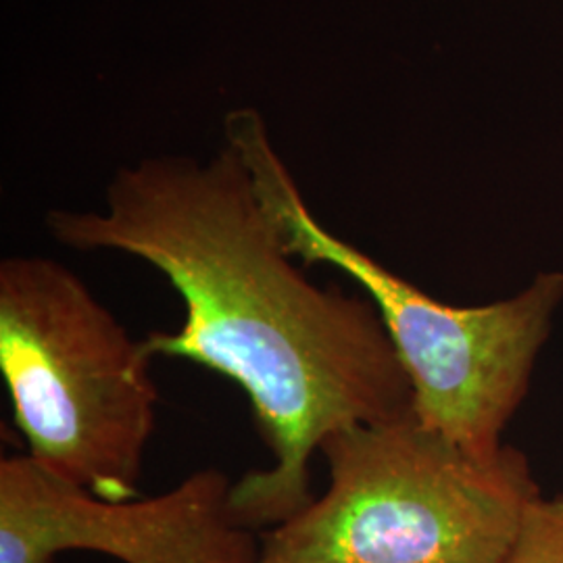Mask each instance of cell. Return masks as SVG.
<instances>
[{"instance_id": "cell-1", "label": "cell", "mask_w": 563, "mask_h": 563, "mask_svg": "<svg viewBox=\"0 0 563 563\" xmlns=\"http://www.w3.org/2000/svg\"><path fill=\"white\" fill-rule=\"evenodd\" d=\"M55 241L153 265L184 302L176 332H153V357L199 363L246 393L272 465L232 486L249 530L295 518L311 495L325 437L413 411V390L369 297L309 280L265 211L241 153L157 155L120 167L102 211L55 209Z\"/></svg>"}, {"instance_id": "cell-2", "label": "cell", "mask_w": 563, "mask_h": 563, "mask_svg": "<svg viewBox=\"0 0 563 563\" xmlns=\"http://www.w3.org/2000/svg\"><path fill=\"white\" fill-rule=\"evenodd\" d=\"M223 142L241 153L290 255L341 269L376 305L411 383L413 416L476 457L499 455L563 301V274H539L520 295L481 307L437 301L316 220L257 109L230 111Z\"/></svg>"}, {"instance_id": "cell-3", "label": "cell", "mask_w": 563, "mask_h": 563, "mask_svg": "<svg viewBox=\"0 0 563 563\" xmlns=\"http://www.w3.org/2000/svg\"><path fill=\"white\" fill-rule=\"evenodd\" d=\"M320 453L328 490L265 530L257 563H505L541 499L518 449L476 457L413 411L341 428Z\"/></svg>"}, {"instance_id": "cell-4", "label": "cell", "mask_w": 563, "mask_h": 563, "mask_svg": "<svg viewBox=\"0 0 563 563\" xmlns=\"http://www.w3.org/2000/svg\"><path fill=\"white\" fill-rule=\"evenodd\" d=\"M146 342L76 272L0 263V372L27 455L107 501L139 499L159 390Z\"/></svg>"}, {"instance_id": "cell-5", "label": "cell", "mask_w": 563, "mask_h": 563, "mask_svg": "<svg viewBox=\"0 0 563 563\" xmlns=\"http://www.w3.org/2000/svg\"><path fill=\"white\" fill-rule=\"evenodd\" d=\"M234 483L202 467L151 499L107 501L27 453L0 460V563L67 551L121 563H257L260 539L232 511Z\"/></svg>"}, {"instance_id": "cell-6", "label": "cell", "mask_w": 563, "mask_h": 563, "mask_svg": "<svg viewBox=\"0 0 563 563\" xmlns=\"http://www.w3.org/2000/svg\"><path fill=\"white\" fill-rule=\"evenodd\" d=\"M505 563H563V495L530 507Z\"/></svg>"}]
</instances>
